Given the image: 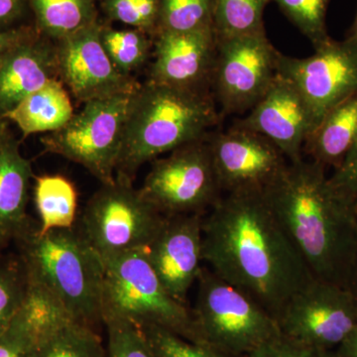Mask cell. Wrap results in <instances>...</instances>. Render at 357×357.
Returning <instances> with one entry per match:
<instances>
[{
    "label": "cell",
    "instance_id": "28",
    "mask_svg": "<svg viewBox=\"0 0 357 357\" xmlns=\"http://www.w3.org/2000/svg\"><path fill=\"white\" fill-rule=\"evenodd\" d=\"M203 31H213V0H160L156 35Z\"/></svg>",
    "mask_w": 357,
    "mask_h": 357
},
{
    "label": "cell",
    "instance_id": "31",
    "mask_svg": "<svg viewBox=\"0 0 357 357\" xmlns=\"http://www.w3.org/2000/svg\"><path fill=\"white\" fill-rule=\"evenodd\" d=\"M107 328V357H158L144 333L128 319L105 317Z\"/></svg>",
    "mask_w": 357,
    "mask_h": 357
},
{
    "label": "cell",
    "instance_id": "18",
    "mask_svg": "<svg viewBox=\"0 0 357 357\" xmlns=\"http://www.w3.org/2000/svg\"><path fill=\"white\" fill-rule=\"evenodd\" d=\"M59 79L56 42L40 34L0 56V117L51 79Z\"/></svg>",
    "mask_w": 357,
    "mask_h": 357
},
{
    "label": "cell",
    "instance_id": "30",
    "mask_svg": "<svg viewBox=\"0 0 357 357\" xmlns=\"http://www.w3.org/2000/svg\"><path fill=\"white\" fill-rule=\"evenodd\" d=\"M284 15L318 48L331 39L326 13L331 0H274Z\"/></svg>",
    "mask_w": 357,
    "mask_h": 357
},
{
    "label": "cell",
    "instance_id": "25",
    "mask_svg": "<svg viewBox=\"0 0 357 357\" xmlns=\"http://www.w3.org/2000/svg\"><path fill=\"white\" fill-rule=\"evenodd\" d=\"M34 357H107L98 330L61 317L45 328Z\"/></svg>",
    "mask_w": 357,
    "mask_h": 357
},
{
    "label": "cell",
    "instance_id": "14",
    "mask_svg": "<svg viewBox=\"0 0 357 357\" xmlns=\"http://www.w3.org/2000/svg\"><path fill=\"white\" fill-rule=\"evenodd\" d=\"M206 140L218 185L225 194L265 191L288 164L271 141L245 129L232 126Z\"/></svg>",
    "mask_w": 357,
    "mask_h": 357
},
{
    "label": "cell",
    "instance_id": "15",
    "mask_svg": "<svg viewBox=\"0 0 357 357\" xmlns=\"http://www.w3.org/2000/svg\"><path fill=\"white\" fill-rule=\"evenodd\" d=\"M204 217L198 213L166 217L146 248L160 281L183 304L187 303L188 293L203 268Z\"/></svg>",
    "mask_w": 357,
    "mask_h": 357
},
{
    "label": "cell",
    "instance_id": "20",
    "mask_svg": "<svg viewBox=\"0 0 357 357\" xmlns=\"http://www.w3.org/2000/svg\"><path fill=\"white\" fill-rule=\"evenodd\" d=\"M61 317L68 316L48 294L28 281L20 312L0 335V357H34L45 328Z\"/></svg>",
    "mask_w": 357,
    "mask_h": 357
},
{
    "label": "cell",
    "instance_id": "32",
    "mask_svg": "<svg viewBox=\"0 0 357 357\" xmlns=\"http://www.w3.org/2000/svg\"><path fill=\"white\" fill-rule=\"evenodd\" d=\"M100 7L109 20L156 35L160 0H100Z\"/></svg>",
    "mask_w": 357,
    "mask_h": 357
},
{
    "label": "cell",
    "instance_id": "5",
    "mask_svg": "<svg viewBox=\"0 0 357 357\" xmlns=\"http://www.w3.org/2000/svg\"><path fill=\"white\" fill-rule=\"evenodd\" d=\"M100 259L102 319L119 317L137 326H160L197 344L191 307L166 290L148 259L146 249Z\"/></svg>",
    "mask_w": 357,
    "mask_h": 357
},
{
    "label": "cell",
    "instance_id": "38",
    "mask_svg": "<svg viewBox=\"0 0 357 357\" xmlns=\"http://www.w3.org/2000/svg\"><path fill=\"white\" fill-rule=\"evenodd\" d=\"M335 351L342 357H357V325Z\"/></svg>",
    "mask_w": 357,
    "mask_h": 357
},
{
    "label": "cell",
    "instance_id": "27",
    "mask_svg": "<svg viewBox=\"0 0 357 357\" xmlns=\"http://www.w3.org/2000/svg\"><path fill=\"white\" fill-rule=\"evenodd\" d=\"M100 40L112 64L121 74L132 76V73L146 64L153 47V38L135 28L115 29L102 23Z\"/></svg>",
    "mask_w": 357,
    "mask_h": 357
},
{
    "label": "cell",
    "instance_id": "13",
    "mask_svg": "<svg viewBox=\"0 0 357 357\" xmlns=\"http://www.w3.org/2000/svg\"><path fill=\"white\" fill-rule=\"evenodd\" d=\"M100 20L79 32L56 42L59 79L79 103L140 88L134 77L121 74L107 56L100 40Z\"/></svg>",
    "mask_w": 357,
    "mask_h": 357
},
{
    "label": "cell",
    "instance_id": "40",
    "mask_svg": "<svg viewBox=\"0 0 357 357\" xmlns=\"http://www.w3.org/2000/svg\"><path fill=\"white\" fill-rule=\"evenodd\" d=\"M316 357H342L337 354L335 349H331V351H317Z\"/></svg>",
    "mask_w": 357,
    "mask_h": 357
},
{
    "label": "cell",
    "instance_id": "34",
    "mask_svg": "<svg viewBox=\"0 0 357 357\" xmlns=\"http://www.w3.org/2000/svg\"><path fill=\"white\" fill-rule=\"evenodd\" d=\"M328 180L342 198L357 206V139L342 165Z\"/></svg>",
    "mask_w": 357,
    "mask_h": 357
},
{
    "label": "cell",
    "instance_id": "24",
    "mask_svg": "<svg viewBox=\"0 0 357 357\" xmlns=\"http://www.w3.org/2000/svg\"><path fill=\"white\" fill-rule=\"evenodd\" d=\"M34 199L39 213L40 234L74 227L77 192L74 184L64 176L44 175L35 178Z\"/></svg>",
    "mask_w": 357,
    "mask_h": 357
},
{
    "label": "cell",
    "instance_id": "7",
    "mask_svg": "<svg viewBox=\"0 0 357 357\" xmlns=\"http://www.w3.org/2000/svg\"><path fill=\"white\" fill-rule=\"evenodd\" d=\"M134 93L84 103L65 126L42 136L44 151L79 164L102 184L114 182Z\"/></svg>",
    "mask_w": 357,
    "mask_h": 357
},
{
    "label": "cell",
    "instance_id": "9",
    "mask_svg": "<svg viewBox=\"0 0 357 357\" xmlns=\"http://www.w3.org/2000/svg\"><path fill=\"white\" fill-rule=\"evenodd\" d=\"M206 139L177 148L166 158L154 160L139 191L165 217L204 215L222 196Z\"/></svg>",
    "mask_w": 357,
    "mask_h": 357
},
{
    "label": "cell",
    "instance_id": "42",
    "mask_svg": "<svg viewBox=\"0 0 357 357\" xmlns=\"http://www.w3.org/2000/svg\"><path fill=\"white\" fill-rule=\"evenodd\" d=\"M8 121L6 119H2L0 117V135H1L2 130H3L4 128L8 124Z\"/></svg>",
    "mask_w": 357,
    "mask_h": 357
},
{
    "label": "cell",
    "instance_id": "39",
    "mask_svg": "<svg viewBox=\"0 0 357 357\" xmlns=\"http://www.w3.org/2000/svg\"><path fill=\"white\" fill-rule=\"evenodd\" d=\"M347 290L349 291L354 298V304L357 309V260L356 265H354V270L349 278V284H347Z\"/></svg>",
    "mask_w": 357,
    "mask_h": 357
},
{
    "label": "cell",
    "instance_id": "43",
    "mask_svg": "<svg viewBox=\"0 0 357 357\" xmlns=\"http://www.w3.org/2000/svg\"><path fill=\"white\" fill-rule=\"evenodd\" d=\"M1 249H2V248H0V250H1Z\"/></svg>",
    "mask_w": 357,
    "mask_h": 357
},
{
    "label": "cell",
    "instance_id": "23",
    "mask_svg": "<svg viewBox=\"0 0 357 357\" xmlns=\"http://www.w3.org/2000/svg\"><path fill=\"white\" fill-rule=\"evenodd\" d=\"M96 0H29L40 34L58 42L98 20Z\"/></svg>",
    "mask_w": 357,
    "mask_h": 357
},
{
    "label": "cell",
    "instance_id": "10",
    "mask_svg": "<svg viewBox=\"0 0 357 357\" xmlns=\"http://www.w3.org/2000/svg\"><path fill=\"white\" fill-rule=\"evenodd\" d=\"M277 73L302 96L314 131L328 112L357 89V42L351 37L342 41L331 38L307 58L279 52Z\"/></svg>",
    "mask_w": 357,
    "mask_h": 357
},
{
    "label": "cell",
    "instance_id": "33",
    "mask_svg": "<svg viewBox=\"0 0 357 357\" xmlns=\"http://www.w3.org/2000/svg\"><path fill=\"white\" fill-rule=\"evenodd\" d=\"M158 357H234L157 326H138Z\"/></svg>",
    "mask_w": 357,
    "mask_h": 357
},
{
    "label": "cell",
    "instance_id": "11",
    "mask_svg": "<svg viewBox=\"0 0 357 357\" xmlns=\"http://www.w3.org/2000/svg\"><path fill=\"white\" fill-rule=\"evenodd\" d=\"M282 335L314 351L337 349L357 325L347 289L312 279L289 299L276 318Z\"/></svg>",
    "mask_w": 357,
    "mask_h": 357
},
{
    "label": "cell",
    "instance_id": "16",
    "mask_svg": "<svg viewBox=\"0 0 357 357\" xmlns=\"http://www.w3.org/2000/svg\"><path fill=\"white\" fill-rule=\"evenodd\" d=\"M234 128L264 136L290 163L303 159L305 142L312 131L304 100L293 84L278 73L261 100Z\"/></svg>",
    "mask_w": 357,
    "mask_h": 357
},
{
    "label": "cell",
    "instance_id": "12",
    "mask_svg": "<svg viewBox=\"0 0 357 357\" xmlns=\"http://www.w3.org/2000/svg\"><path fill=\"white\" fill-rule=\"evenodd\" d=\"M217 42L211 88L225 114L249 112L273 82L279 52L266 32Z\"/></svg>",
    "mask_w": 357,
    "mask_h": 357
},
{
    "label": "cell",
    "instance_id": "2",
    "mask_svg": "<svg viewBox=\"0 0 357 357\" xmlns=\"http://www.w3.org/2000/svg\"><path fill=\"white\" fill-rule=\"evenodd\" d=\"M264 194L312 277L347 289L357 260V206L333 189L325 167L288 162Z\"/></svg>",
    "mask_w": 357,
    "mask_h": 357
},
{
    "label": "cell",
    "instance_id": "37",
    "mask_svg": "<svg viewBox=\"0 0 357 357\" xmlns=\"http://www.w3.org/2000/svg\"><path fill=\"white\" fill-rule=\"evenodd\" d=\"M35 33H37V29L34 24L21 25L13 29L0 31V56L30 38Z\"/></svg>",
    "mask_w": 357,
    "mask_h": 357
},
{
    "label": "cell",
    "instance_id": "41",
    "mask_svg": "<svg viewBox=\"0 0 357 357\" xmlns=\"http://www.w3.org/2000/svg\"><path fill=\"white\" fill-rule=\"evenodd\" d=\"M347 37H351V38L356 40L357 42V8H356V18H354V24H352L351 30H349V35Z\"/></svg>",
    "mask_w": 357,
    "mask_h": 357
},
{
    "label": "cell",
    "instance_id": "36",
    "mask_svg": "<svg viewBox=\"0 0 357 357\" xmlns=\"http://www.w3.org/2000/svg\"><path fill=\"white\" fill-rule=\"evenodd\" d=\"M28 10L29 0H0V31L26 24L22 21Z\"/></svg>",
    "mask_w": 357,
    "mask_h": 357
},
{
    "label": "cell",
    "instance_id": "35",
    "mask_svg": "<svg viewBox=\"0 0 357 357\" xmlns=\"http://www.w3.org/2000/svg\"><path fill=\"white\" fill-rule=\"evenodd\" d=\"M316 354L317 351L280 335L260 345L245 357H316Z\"/></svg>",
    "mask_w": 357,
    "mask_h": 357
},
{
    "label": "cell",
    "instance_id": "17",
    "mask_svg": "<svg viewBox=\"0 0 357 357\" xmlns=\"http://www.w3.org/2000/svg\"><path fill=\"white\" fill-rule=\"evenodd\" d=\"M148 81L190 91H210L218 42L213 31L158 33Z\"/></svg>",
    "mask_w": 357,
    "mask_h": 357
},
{
    "label": "cell",
    "instance_id": "4",
    "mask_svg": "<svg viewBox=\"0 0 357 357\" xmlns=\"http://www.w3.org/2000/svg\"><path fill=\"white\" fill-rule=\"evenodd\" d=\"M14 243L28 280L55 301L73 321L98 330L102 324V259L81 231L41 234L32 222Z\"/></svg>",
    "mask_w": 357,
    "mask_h": 357
},
{
    "label": "cell",
    "instance_id": "1",
    "mask_svg": "<svg viewBox=\"0 0 357 357\" xmlns=\"http://www.w3.org/2000/svg\"><path fill=\"white\" fill-rule=\"evenodd\" d=\"M203 260L275 319L314 277L264 191L225 194L204 217Z\"/></svg>",
    "mask_w": 357,
    "mask_h": 357
},
{
    "label": "cell",
    "instance_id": "22",
    "mask_svg": "<svg viewBox=\"0 0 357 357\" xmlns=\"http://www.w3.org/2000/svg\"><path fill=\"white\" fill-rule=\"evenodd\" d=\"M74 114L69 91L60 79H55L26 96L3 119L14 122L24 136H28L57 131Z\"/></svg>",
    "mask_w": 357,
    "mask_h": 357
},
{
    "label": "cell",
    "instance_id": "6",
    "mask_svg": "<svg viewBox=\"0 0 357 357\" xmlns=\"http://www.w3.org/2000/svg\"><path fill=\"white\" fill-rule=\"evenodd\" d=\"M196 284V302L191 312L197 344L227 356L245 357L281 335L269 312L210 268H202Z\"/></svg>",
    "mask_w": 357,
    "mask_h": 357
},
{
    "label": "cell",
    "instance_id": "8",
    "mask_svg": "<svg viewBox=\"0 0 357 357\" xmlns=\"http://www.w3.org/2000/svg\"><path fill=\"white\" fill-rule=\"evenodd\" d=\"M133 182L115 177L93 195L82 215L81 234L98 256L146 249L165 220Z\"/></svg>",
    "mask_w": 357,
    "mask_h": 357
},
{
    "label": "cell",
    "instance_id": "3",
    "mask_svg": "<svg viewBox=\"0 0 357 357\" xmlns=\"http://www.w3.org/2000/svg\"><path fill=\"white\" fill-rule=\"evenodd\" d=\"M220 121L210 91H190L147 81L133 93L115 177L133 182L160 155L204 140Z\"/></svg>",
    "mask_w": 357,
    "mask_h": 357
},
{
    "label": "cell",
    "instance_id": "21",
    "mask_svg": "<svg viewBox=\"0 0 357 357\" xmlns=\"http://www.w3.org/2000/svg\"><path fill=\"white\" fill-rule=\"evenodd\" d=\"M357 139V89L326 114L309 136L304 151L325 168H340Z\"/></svg>",
    "mask_w": 357,
    "mask_h": 357
},
{
    "label": "cell",
    "instance_id": "26",
    "mask_svg": "<svg viewBox=\"0 0 357 357\" xmlns=\"http://www.w3.org/2000/svg\"><path fill=\"white\" fill-rule=\"evenodd\" d=\"M217 40L265 32V8L271 0H213Z\"/></svg>",
    "mask_w": 357,
    "mask_h": 357
},
{
    "label": "cell",
    "instance_id": "29",
    "mask_svg": "<svg viewBox=\"0 0 357 357\" xmlns=\"http://www.w3.org/2000/svg\"><path fill=\"white\" fill-rule=\"evenodd\" d=\"M28 292V277L20 255L0 259V335L13 324Z\"/></svg>",
    "mask_w": 357,
    "mask_h": 357
},
{
    "label": "cell",
    "instance_id": "19",
    "mask_svg": "<svg viewBox=\"0 0 357 357\" xmlns=\"http://www.w3.org/2000/svg\"><path fill=\"white\" fill-rule=\"evenodd\" d=\"M31 163L20 152V142L8 124L0 135V248L14 243L33 220L27 215Z\"/></svg>",
    "mask_w": 357,
    "mask_h": 357
}]
</instances>
